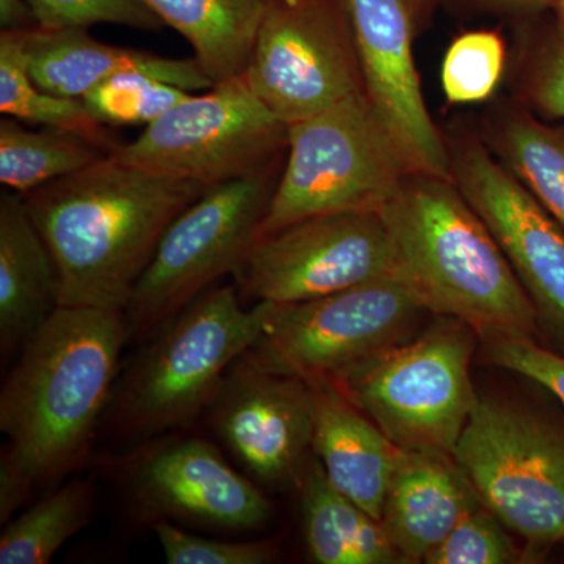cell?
I'll list each match as a JSON object with an SVG mask.
<instances>
[{"label": "cell", "mask_w": 564, "mask_h": 564, "mask_svg": "<svg viewBox=\"0 0 564 564\" xmlns=\"http://www.w3.org/2000/svg\"><path fill=\"white\" fill-rule=\"evenodd\" d=\"M25 32L0 31V111L32 126L61 129L90 141L107 154L117 150L109 126L99 121L84 99L63 98L44 90L29 73Z\"/></svg>", "instance_id": "obj_23"}, {"label": "cell", "mask_w": 564, "mask_h": 564, "mask_svg": "<svg viewBox=\"0 0 564 564\" xmlns=\"http://www.w3.org/2000/svg\"><path fill=\"white\" fill-rule=\"evenodd\" d=\"M441 318L333 383L402 451L454 455L478 400L470 380L478 334Z\"/></svg>", "instance_id": "obj_6"}, {"label": "cell", "mask_w": 564, "mask_h": 564, "mask_svg": "<svg viewBox=\"0 0 564 564\" xmlns=\"http://www.w3.org/2000/svg\"><path fill=\"white\" fill-rule=\"evenodd\" d=\"M480 505L454 455L400 451L381 521L402 562L421 563Z\"/></svg>", "instance_id": "obj_17"}, {"label": "cell", "mask_w": 564, "mask_h": 564, "mask_svg": "<svg viewBox=\"0 0 564 564\" xmlns=\"http://www.w3.org/2000/svg\"><path fill=\"white\" fill-rule=\"evenodd\" d=\"M524 556L508 536L507 527L481 503L464 516L423 563L511 564L524 562Z\"/></svg>", "instance_id": "obj_29"}, {"label": "cell", "mask_w": 564, "mask_h": 564, "mask_svg": "<svg viewBox=\"0 0 564 564\" xmlns=\"http://www.w3.org/2000/svg\"><path fill=\"white\" fill-rule=\"evenodd\" d=\"M90 141L61 129L33 128L17 118L0 120V182L28 195L106 158Z\"/></svg>", "instance_id": "obj_24"}, {"label": "cell", "mask_w": 564, "mask_h": 564, "mask_svg": "<svg viewBox=\"0 0 564 564\" xmlns=\"http://www.w3.org/2000/svg\"><path fill=\"white\" fill-rule=\"evenodd\" d=\"M503 166L564 229V128L511 118L497 141Z\"/></svg>", "instance_id": "obj_26"}, {"label": "cell", "mask_w": 564, "mask_h": 564, "mask_svg": "<svg viewBox=\"0 0 564 564\" xmlns=\"http://www.w3.org/2000/svg\"><path fill=\"white\" fill-rule=\"evenodd\" d=\"M95 489L74 480L10 519L0 534V564H47L69 538L90 524Z\"/></svg>", "instance_id": "obj_25"}, {"label": "cell", "mask_w": 564, "mask_h": 564, "mask_svg": "<svg viewBox=\"0 0 564 564\" xmlns=\"http://www.w3.org/2000/svg\"><path fill=\"white\" fill-rule=\"evenodd\" d=\"M456 187L484 218L536 310L564 348V229L503 163L467 147L452 165Z\"/></svg>", "instance_id": "obj_14"}, {"label": "cell", "mask_w": 564, "mask_h": 564, "mask_svg": "<svg viewBox=\"0 0 564 564\" xmlns=\"http://www.w3.org/2000/svg\"><path fill=\"white\" fill-rule=\"evenodd\" d=\"M288 144V126L251 90L243 74L166 111L111 158L143 172L214 187L258 172Z\"/></svg>", "instance_id": "obj_10"}, {"label": "cell", "mask_w": 564, "mask_h": 564, "mask_svg": "<svg viewBox=\"0 0 564 564\" xmlns=\"http://www.w3.org/2000/svg\"><path fill=\"white\" fill-rule=\"evenodd\" d=\"M288 148L258 239L317 215L380 212L414 172L364 90L288 126Z\"/></svg>", "instance_id": "obj_5"}, {"label": "cell", "mask_w": 564, "mask_h": 564, "mask_svg": "<svg viewBox=\"0 0 564 564\" xmlns=\"http://www.w3.org/2000/svg\"><path fill=\"white\" fill-rule=\"evenodd\" d=\"M310 386L314 397L315 458L337 491L381 519L402 448L332 381Z\"/></svg>", "instance_id": "obj_19"}, {"label": "cell", "mask_w": 564, "mask_h": 564, "mask_svg": "<svg viewBox=\"0 0 564 564\" xmlns=\"http://www.w3.org/2000/svg\"><path fill=\"white\" fill-rule=\"evenodd\" d=\"M503 65V41L497 33H464L445 54L441 73L445 98L452 104L485 101L496 90Z\"/></svg>", "instance_id": "obj_28"}, {"label": "cell", "mask_w": 564, "mask_h": 564, "mask_svg": "<svg viewBox=\"0 0 564 564\" xmlns=\"http://www.w3.org/2000/svg\"><path fill=\"white\" fill-rule=\"evenodd\" d=\"M0 28L2 31H33L39 22L28 0H0Z\"/></svg>", "instance_id": "obj_34"}, {"label": "cell", "mask_w": 564, "mask_h": 564, "mask_svg": "<svg viewBox=\"0 0 564 564\" xmlns=\"http://www.w3.org/2000/svg\"><path fill=\"white\" fill-rule=\"evenodd\" d=\"M58 304L54 259L24 196L0 193V350L3 358L50 318Z\"/></svg>", "instance_id": "obj_20"}, {"label": "cell", "mask_w": 564, "mask_h": 564, "mask_svg": "<svg viewBox=\"0 0 564 564\" xmlns=\"http://www.w3.org/2000/svg\"><path fill=\"white\" fill-rule=\"evenodd\" d=\"M272 166L207 188L169 226L126 307L129 339L158 333L239 270L272 202Z\"/></svg>", "instance_id": "obj_9"}, {"label": "cell", "mask_w": 564, "mask_h": 564, "mask_svg": "<svg viewBox=\"0 0 564 564\" xmlns=\"http://www.w3.org/2000/svg\"><path fill=\"white\" fill-rule=\"evenodd\" d=\"M361 69L362 88L414 172L454 181L443 139L415 69L408 0H340Z\"/></svg>", "instance_id": "obj_16"}, {"label": "cell", "mask_w": 564, "mask_h": 564, "mask_svg": "<svg viewBox=\"0 0 564 564\" xmlns=\"http://www.w3.org/2000/svg\"><path fill=\"white\" fill-rule=\"evenodd\" d=\"M285 126L364 90L340 0H269L243 73Z\"/></svg>", "instance_id": "obj_11"}, {"label": "cell", "mask_w": 564, "mask_h": 564, "mask_svg": "<svg viewBox=\"0 0 564 564\" xmlns=\"http://www.w3.org/2000/svg\"><path fill=\"white\" fill-rule=\"evenodd\" d=\"M454 456L481 503L532 554L564 543L563 423L478 397Z\"/></svg>", "instance_id": "obj_7"}, {"label": "cell", "mask_w": 564, "mask_h": 564, "mask_svg": "<svg viewBox=\"0 0 564 564\" xmlns=\"http://www.w3.org/2000/svg\"><path fill=\"white\" fill-rule=\"evenodd\" d=\"M393 248L380 212L317 215L252 243L237 288L256 302L300 303L392 276Z\"/></svg>", "instance_id": "obj_12"}, {"label": "cell", "mask_w": 564, "mask_h": 564, "mask_svg": "<svg viewBox=\"0 0 564 564\" xmlns=\"http://www.w3.org/2000/svg\"><path fill=\"white\" fill-rule=\"evenodd\" d=\"M29 73L44 90L84 99L102 82L124 73H144L188 91H206L214 82L195 57L169 58L152 52L110 46L88 29L25 32Z\"/></svg>", "instance_id": "obj_18"}, {"label": "cell", "mask_w": 564, "mask_h": 564, "mask_svg": "<svg viewBox=\"0 0 564 564\" xmlns=\"http://www.w3.org/2000/svg\"><path fill=\"white\" fill-rule=\"evenodd\" d=\"M187 40L214 84L247 69L269 0H140Z\"/></svg>", "instance_id": "obj_22"}, {"label": "cell", "mask_w": 564, "mask_h": 564, "mask_svg": "<svg viewBox=\"0 0 564 564\" xmlns=\"http://www.w3.org/2000/svg\"><path fill=\"white\" fill-rule=\"evenodd\" d=\"M206 191L107 154L22 195L54 259L58 304L126 311L163 234Z\"/></svg>", "instance_id": "obj_2"}, {"label": "cell", "mask_w": 564, "mask_h": 564, "mask_svg": "<svg viewBox=\"0 0 564 564\" xmlns=\"http://www.w3.org/2000/svg\"><path fill=\"white\" fill-rule=\"evenodd\" d=\"M259 304L262 334L245 361L306 383H334L359 364L413 339L425 313L393 276L307 302Z\"/></svg>", "instance_id": "obj_8"}, {"label": "cell", "mask_w": 564, "mask_h": 564, "mask_svg": "<svg viewBox=\"0 0 564 564\" xmlns=\"http://www.w3.org/2000/svg\"><path fill=\"white\" fill-rule=\"evenodd\" d=\"M486 358L494 366L543 386L564 404V355L534 343L532 337L484 336Z\"/></svg>", "instance_id": "obj_32"}, {"label": "cell", "mask_w": 564, "mask_h": 564, "mask_svg": "<svg viewBox=\"0 0 564 564\" xmlns=\"http://www.w3.org/2000/svg\"><path fill=\"white\" fill-rule=\"evenodd\" d=\"M507 2L519 3V6L543 7L549 3H556L558 0H507Z\"/></svg>", "instance_id": "obj_35"}, {"label": "cell", "mask_w": 564, "mask_h": 564, "mask_svg": "<svg viewBox=\"0 0 564 564\" xmlns=\"http://www.w3.org/2000/svg\"><path fill=\"white\" fill-rule=\"evenodd\" d=\"M39 29H88L95 24H118L144 32L165 28L161 18L140 0H28Z\"/></svg>", "instance_id": "obj_30"}, {"label": "cell", "mask_w": 564, "mask_h": 564, "mask_svg": "<svg viewBox=\"0 0 564 564\" xmlns=\"http://www.w3.org/2000/svg\"><path fill=\"white\" fill-rule=\"evenodd\" d=\"M304 540L318 564H400L383 521L337 491L313 458L302 485Z\"/></svg>", "instance_id": "obj_21"}, {"label": "cell", "mask_w": 564, "mask_h": 564, "mask_svg": "<svg viewBox=\"0 0 564 564\" xmlns=\"http://www.w3.org/2000/svg\"><path fill=\"white\" fill-rule=\"evenodd\" d=\"M133 503L148 521L251 532L269 524L272 503L203 440H172L135 456L128 469Z\"/></svg>", "instance_id": "obj_15"}, {"label": "cell", "mask_w": 564, "mask_h": 564, "mask_svg": "<svg viewBox=\"0 0 564 564\" xmlns=\"http://www.w3.org/2000/svg\"><path fill=\"white\" fill-rule=\"evenodd\" d=\"M212 429L252 480L302 485L314 455L313 389L300 378L239 359L209 403Z\"/></svg>", "instance_id": "obj_13"}, {"label": "cell", "mask_w": 564, "mask_h": 564, "mask_svg": "<svg viewBox=\"0 0 564 564\" xmlns=\"http://www.w3.org/2000/svg\"><path fill=\"white\" fill-rule=\"evenodd\" d=\"M166 563L269 564L276 558L272 541H225L185 532L172 521L151 522Z\"/></svg>", "instance_id": "obj_31"}, {"label": "cell", "mask_w": 564, "mask_h": 564, "mask_svg": "<svg viewBox=\"0 0 564 564\" xmlns=\"http://www.w3.org/2000/svg\"><path fill=\"white\" fill-rule=\"evenodd\" d=\"M393 273L423 311L469 325L478 337H532L536 310L491 229L455 181L406 174L381 206Z\"/></svg>", "instance_id": "obj_3"}, {"label": "cell", "mask_w": 564, "mask_h": 564, "mask_svg": "<svg viewBox=\"0 0 564 564\" xmlns=\"http://www.w3.org/2000/svg\"><path fill=\"white\" fill-rule=\"evenodd\" d=\"M556 7H558V11L560 13H562V17L564 18V0H558V2H556Z\"/></svg>", "instance_id": "obj_36"}, {"label": "cell", "mask_w": 564, "mask_h": 564, "mask_svg": "<svg viewBox=\"0 0 564 564\" xmlns=\"http://www.w3.org/2000/svg\"><path fill=\"white\" fill-rule=\"evenodd\" d=\"M530 96L538 110L564 120V25L545 43L538 57Z\"/></svg>", "instance_id": "obj_33"}, {"label": "cell", "mask_w": 564, "mask_h": 564, "mask_svg": "<svg viewBox=\"0 0 564 564\" xmlns=\"http://www.w3.org/2000/svg\"><path fill=\"white\" fill-rule=\"evenodd\" d=\"M128 340L124 311L58 306L22 345L0 392L2 524L90 454Z\"/></svg>", "instance_id": "obj_1"}, {"label": "cell", "mask_w": 564, "mask_h": 564, "mask_svg": "<svg viewBox=\"0 0 564 564\" xmlns=\"http://www.w3.org/2000/svg\"><path fill=\"white\" fill-rule=\"evenodd\" d=\"M262 328L261 304L245 310L232 285L204 292L152 334L115 386L110 429L121 440H144L191 421Z\"/></svg>", "instance_id": "obj_4"}, {"label": "cell", "mask_w": 564, "mask_h": 564, "mask_svg": "<svg viewBox=\"0 0 564 564\" xmlns=\"http://www.w3.org/2000/svg\"><path fill=\"white\" fill-rule=\"evenodd\" d=\"M193 91L144 73H124L102 82L84 98L109 128L148 126L191 98Z\"/></svg>", "instance_id": "obj_27"}]
</instances>
